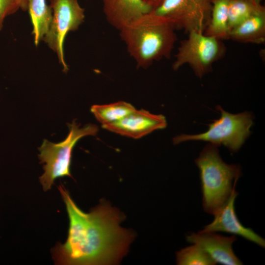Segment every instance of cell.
<instances>
[{
	"label": "cell",
	"mask_w": 265,
	"mask_h": 265,
	"mask_svg": "<svg viewBox=\"0 0 265 265\" xmlns=\"http://www.w3.org/2000/svg\"><path fill=\"white\" fill-rule=\"evenodd\" d=\"M69 219L64 243L52 249L55 264L110 265L119 262L128 251L132 233L119 224L124 216L116 208L102 203L89 213L81 210L62 184L58 186Z\"/></svg>",
	"instance_id": "obj_1"
},
{
	"label": "cell",
	"mask_w": 265,
	"mask_h": 265,
	"mask_svg": "<svg viewBox=\"0 0 265 265\" xmlns=\"http://www.w3.org/2000/svg\"><path fill=\"white\" fill-rule=\"evenodd\" d=\"M176 29L169 19L151 12L122 28L120 35L137 67L146 68L170 57L177 40Z\"/></svg>",
	"instance_id": "obj_2"
},
{
	"label": "cell",
	"mask_w": 265,
	"mask_h": 265,
	"mask_svg": "<svg viewBox=\"0 0 265 265\" xmlns=\"http://www.w3.org/2000/svg\"><path fill=\"white\" fill-rule=\"evenodd\" d=\"M195 162L199 169L204 210L214 215L236 187L240 168L224 162L217 146L211 143L204 148Z\"/></svg>",
	"instance_id": "obj_3"
},
{
	"label": "cell",
	"mask_w": 265,
	"mask_h": 265,
	"mask_svg": "<svg viewBox=\"0 0 265 265\" xmlns=\"http://www.w3.org/2000/svg\"><path fill=\"white\" fill-rule=\"evenodd\" d=\"M69 133L62 142L54 143L44 139L38 148L40 163L44 164V174L39 177L44 191L51 189L54 180L65 176L72 177L70 171L73 149L77 142L81 138L95 136L98 127L88 124L80 128L75 120L68 124Z\"/></svg>",
	"instance_id": "obj_4"
},
{
	"label": "cell",
	"mask_w": 265,
	"mask_h": 265,
	"mask_svg": "<svg viewBox=\"0 0 265 265\" xmlns=\"http://www.w3.org/2000/svg\"><path fill=\"white\" fill-rule=\"evenodd\" d=\"M216 109L220 113V116L209 125L206 132L195 134H182L173 138V143L204 141L216 146L223 145L232 152L238 151L251 133L252 114L247 111L231 113L219 106H216Z\"/></svg>",
	"instance_id": "obj_5"
},
{
	"label": "cell",
	"mask_w": 265,
	"mask_h": 265,
	"mask_svg": "<svg viewBox=\"0 0 265 265\" xmlns=\"http://www.w3.org/2000/svg\"><path fill=\"white\" fill-rule=\"evenodd\" d=\"M226 50L222 40L204 33L189 32L187 38L180 42L172 68L177 70L188 64L202 78L212 71L214 62L224 57Z\"/></svg>",
	"instance_id": "obj_6"
},
{
	"label": "cell",
	"mask_w": 265,
	"mask_h": 265,
	"mask_svg": "<svg viewBox=\"0 0 265 265\" xmlns=\"http://www.w3.org/2000/svg\"><path fill=\"white\" fill-rule=\"evenodd\" d=\"M52 20L43 40L57 55L59 63L66 73L68 67L65 62L63 43L70 31L77 30L84 21V9L78 0H50Z\"/></svg>",
	"instance_id": "obj_7"
},
{
	"label": "cell",
	"mask_w": 265,
	"mask_h": 265,
	"mask_svg": "<svg viewBox=\"0 0 265 265\" xmlns=\"http://www.w3.org/2000/svg\"><path fill=\"white\" fill-rule=\"evenodd\" d=\"M211 9L212 0H163L151 12L169 19L176 29L204 33Z\"/></svg>",
	"instance_id": "obj_8"
},
{
	"label": "cell",
	"mask_w": 265,
	"mask_h": 265,
	"mask_svg": "<svg viewBox=\"0 0 265 265\" xmlns=\"http://www.w3.org/2000/svg\"><path fill=\"white\" fill-rule=\"evenodd\" d=\"M166 126V120L163 115L152 114L142 109H135L122 119L102 127L117 134L137 139L155 131L163 129Z\"/></svg>",
	"instance_id": "obj_9"
},
{
	"label": "cell",
	"mask_w": 265,
	"mask_h": 265,
	"mask_svg": "<svg viewBox=\"0 0 265 265\" xmlns=\"http://www.w3.org/2000/svg\"><path fill=\"white\" fill-rule=\"evenodd\" d=\"M238 193L234 188L224 205L213 215V221L204 227L201 232H222L239 236L262 247H265V240L251 228L243 226L238 220L235 210V201Z\"/></svg>",
	"instance_id": "obj_10"
},
{
	"label": "cell",
	"mask_w": 265,
	"mask_h": 265,
	"mask_svg": "<svg viewBox=\"0 0 265 265\" xmlns=\"http://www.w3.org/2000/svg\"><path fill=\"white\" fill-rule=\"evenodd\" d=\"M236 239L235 235L225 237L210 232L191 233L186 237L187 242L200 247L216 264L225 265H242L233 250L232 245Z\"/></svg>",
	"instance_id": "obj_11"
},
{
	"label": "cell",
	"mask_w": 265,
	"mask_h": 265,
	"mask_svg": "<svg viewBox=\"0 0 265 265\" xmlns=\"http://www.w3.org/2000/svg\"><path fill=\"white\" fill-rule=\"evenodd\" d=\"M103 10L107 22L118 30L153 8L143 0H103Z\"/></svg>",
	"instance_id": "obj_12"
},
{
	"label": "cell",
	"mask_w": 265,
	"mask_h": 265,
	"mask_svg": "<svg viewBox=\"0 0 265 265\" xmlns=\"http://www.w3.org/2000/svg\"><path fill=\"white\" fill-rule=\"evenodd\" d=\"M229 39L242 43H264L265 8L232 29L230 32Z\"/></svg>",
	"instance_id": "obj_13"
},
{
	"label": "cell",
	"mask_w": 265,
	"mask_h": 265,
	"mask_svg": "<svg viewBox=\"0 0 265 265\" xmlns=\"http://www.w3.org/2000/svg\"><path fill=\"white\" fill-rule=\"evenodd\" d=\"M231 0H212L209 23L204 33L220 40L229 39L228 12Z\"/></svg>",
	"instance_id": "obj_14"
},
{
	"label": "cell",
	"mask_w": 265,
	"mask_h": 265,
	"mask_svg": "<svg viewBox=\"0 0 265 265\" xmlns=\"http://www.w3.org/2000/svg\"><path fill=\"white\" fill-rule=\"evenodd\" d=\"M28 10L33 27L34 42L37 46L48 30L53 17L52 10L46 0H28Z\"/></svg>",
	"instance_id": "obj_15"
},
{
	"label": "cell",
	"mask_w": 265,
	"mask_h": 265,
	"mask_svg": "<svg viewBox=\"0 0 265 265\" xmlns=\"http://www.w3.org/2000/svg\"><path fill=\"white\" fill-rule=\"evenodd\" d=\"M135 108L130 103L119 101L108 105H94L90 108L91 112L102 125L116 122L133 111Z\"/></svg>",
	"instance_id": "obj_16"
},
{
	"label": "cell",
	"mask_w": 265,
	"mask_h": 265,
	"mask_svg": "<svg viewBox=\"0 0 265 265\" xmlns=\"http://www.w3.org/2000/svg\"><path fill=\"white\" fill-rule=\"evenodd\" d=\"M265 8L261 3L249 0H231L228 12L230 31Z\"/></svg>",
	"instance_id": "obj_17"
},
{
	"label": "cell",
	"mask_w": 265,
	"mask_h": 265,
	"mask_svg": "<svg viewBox=\"0 0 265 265\" xmlns=\"http://www.w3.org/2000/svg\"><path fill=\"white\" fill-rule=\"evenodd\" d=\"M179 265H214L215 262L198 245L193 244L176 252Z\"/></svg>",
	"instance_id": "obj_18"
},
{
	"label": "cell",
	"mask_w": 265,
	"mask_h": 265,
	"mask_svg": "<svg viewBox=\"0 0 265 265\" xmlns=\"http://www.w3.org/2000/svg\"><path fill=\"white\" fill-rule=\"evenodd\" d=\"M19 8L17 0H0V31L2 29L5 18L14 14Z\"/></svg>",
	"instance_id": "obj_19"
},
{
	"label": "cell",
	"mask_w": 265,
	"mask_h": 265,
	"mask_svg": "<svg viewBox=\"0 0 265 265\" xmlns=\"http://www.w3.org/2000/svg\"><path fill=\"white\" fill-rule=\"evenodd\" d=\"M144 1L152 7L153 10L157 7L163 0H143Z\"/></svg>",
	"instance_id": "obj_20"
},
{
	"label": "cell",
	"mask_w": 265,
	"mask_h": 265,
	"mask_svg": "<svg viewBox=\"0 0 265 265\" xmlns=\"http://www.w3.org/2000/svg\"><path fill=\"white\" fill-rule=\"evenodd\" d=\"M19 3L20 8L23 11L28 10V0H17Z\"/></svg>",
	"instance_id": "obj_21"
},
{
	"label": "cell",
	"mask_w": 265,
	"mask_h": 265,
	"mask_svg": "<svg viewBox=\"0 0 265 265\" xmlns=\"http://www.w3.org/2000/svg\"><path fill=\"white\" fill-rule=\"evenodd\" d=\"M257 3H261L262 0H249Z\"/></svg>",
	"instance_id": "obj_22"
}]
</instances>
